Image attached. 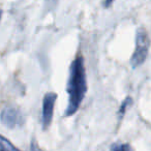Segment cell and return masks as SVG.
Listing matches in <instances>:
<instances>
[{
  "label": "cell",
  "mask_w": 151,
  "mask_h": 151,
  "mask_svg": "<svg viewBox=\"0 0 151 151\" xmlns=\"http://www.w3.org/2000/svg\"><path fill=\"white\" fill-rule=\"evenodd\" d=\"M87 90L86 73L82 57H78L73 61L69 70L67 83L68 105L66 107L65 116H71L78 111Z\"/></svg>",
  "instance_id": "6da1fadb"
},
{
  "label": "cell",
  "mask_w": 151,
  "mask_h": 151,
  "mask_svg": "<svg viewBox=\"0 0 151 151\" xmlns=\"http://www.w3.org/2000/svg\"><path fill=\"white\" fill-rule=\"evenodd\" d=\"M149 49V38L147 32L143 28H139L137 31L136 50L132 56V66L134 68L141 65L147 58Z\"/></svg>",
  "instance_id": "7a4b0ae2"
},
{
  "label": "cell",
  "mask_w": 151,
  "mask_h": 151,
  "mask_svg": "<svg viewBox=\"0 0 151 151\" xmlns=\"http://www.w3.org/2000/svg\"><path fill=\"white\" fill-rule=\"evenodd\" d=\"M57 99V95L55 93L49 92L45 95L42 101V126L47 128L52 122L53 113H54V105L55 101Z\"/></svg>",
  "instance_id": "3957f363"
},
{
  "label": "cell",
  "mask_w": 151,
  "mask_h": 151,
  "mask_svg": "<svg viewBox=\"0 0 151 151\" xmlns=\"http://www.w3.org/2000/svg\"><path fill=\"white\" fill-rule=\"evenodd\" d=\"M1 123L9 128L23 123V118L20 112L13 108H5L1 112Z\"/></svg>",
  "instance_id": "277c9868"
},
{
  "label": "cell",
  "mask_w": 151,
  "mask_h": 151,
  "mask_svg": "<svg viewBox=\"0 0 151 151\" xmlns=\"http://www.w3.org/2000/svg\"><path fill=\"white\" fill-rule=\"evenodd\" d=\"M1 151H20V150L18 148H16L4 137H1Z\"/></svg>",
  "instance_id": "5b68a950"
},
{
  "label": "cell",
  "mask_w": 151,
  "mask_h": 151,
  "mask_svg": "<svg viewBox=\"0 0 151 151\" xmlns=\"http://www.w3.org/2000/svg\"><path fill=\"white\" fill-rule=\"evenodd\" d=\"M111 151H134L129 144H114Z\"/></svg>",
  "instance_id": "8992f818"
},
{
  "label": "cell",
  "mask_w": 151,
  "mask_h": 151,
  "mask_svg": "<svg viewBox=\"0 0 151 151\" xmlns=\"http://www.w3.org/2000/svg\"><path fill=\"white\" fill-rule=\"evenodd\" d=\"M130 104H132V99H130V97H127V99L122 103L121 107H120V110H119V118L123 117L124 113H125L126 108H127V106L130 105Z\"/></svg>",
  "instance_id": "52a82bcc"
},
{
  "label": "cell",
  "mask_w": 151,
  "mask_h": 151,
  "mask_svg": "<svg viewBox=\"0 0 151 151\" xmlns=\"http://www.w3.org/2000/svg\"><path fill=\"white\" fill-rule=\"evenodd\" d=\"M112 1H113V0H106V6H108V5L111 4Z\"/></svg>",
  "instance_id": "ba28073f"
}]
</instances>
